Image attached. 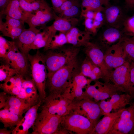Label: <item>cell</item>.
<instances>
[{
    "label": "cell",
    "instance_id": "6da1fadb",
    "mask_svg": "<svg viewBox=\"0 0 134 134\" xmlns=\"http://www.w3.org/2000/svg\"><path fill=\"white\" fill-rule=\"evenodd\" d=\"M77 66L76 58L47 77L45 88L48 92V96H64L72 82Z\"/></svg>",
    "mask_w": 134,
    "mask_h": 134
},
{
    "label": "cell",
    "instance_id": "7a4b0ae2",
    "mask_svg": "<svg viewBox=\"0 0 134 134\" xmlns=\"http://www.w3.org/2000/svg\"><path fill=\"white\" fill-rule=\"evenodd\" d=\"M28 57L31 65L32 78L42 102L47 96L45 86L48 73L44 55L38 50L33 55L29 54Z\"/></svg>",
    "mask_w": 134,
    "mask_h": 134
},
{
    "label": "cell",
    "instance_id": "3957f363",
    "mask_svg": "<svg viewBox=\"0 0 134 134\" xmlns=\"http://www.w3.org/2000/svg\"><path fill=\"white\" fill-rule=\"evenodd\" d=\"M51 51L44 55L47 71V77L76 59L79 49L73 46L62 49L57 52Z\"/></svg>",
    "mask_w": 134,
    "mask_h": 134
},
{
    "label": "cell",
    "instance_id": "277c9868",
    "mask_svg": "<svg viewBox=\"0 0 134 134\" xmlns=\"http://www.w3.org/2000/svg\"><path fill=\"white\" fill-rule=\"evenodd\" d=\"M61 126L68 133L93 134L94 126L85 116L72 111L61 117Z\"/></svg>",
    "mask_w": 134,
    "mask_h": 134
},
{
    "label": "cell",
    "instance_id": "5b68a950",
    "mask_svg": "<svg viewBox=\"0 0 134 134\" xmlns=\"http://www.w3.org/2000/svg\"><path fill=\"white\" fill-rule=\"evenodd\" d=\"M96 81L94 85L90 84L86 86L81 100L88 98L99 101L111 98L114 94L124 93L110 81L102 83L98 80Z\"/></svg>",
    "mask_w": 134,
    "mask_h": 134
},
{
    "label": "cell",
    "instance_id": "8992f818",
    "mask_svg": "<svg viewBox=\"0 0 134 134\" xmlns=\"http://www.w3.org/2000/svg\"><path fill=\"white\" fill-rule=\"evenodd\" d=\"M61 117L42 110L38 114L32 126V134H58L61 128Z\"/></svg>",
    "mask_w": 134,
    "mask_h": 134
},
{
    "label": "cell",
    "instance_id": "52a82bcc",
    "mask_svg": "<svg viewBox=\"0 0 134 134\" xmlns=\"http://www.w3.org/2000/svg\"><path fill=\"white\" fill-rule=\"evenodd\" d=\"M43 102L42 110L61 117L69 114L75 107L74 101L64 96L58 97L47 96Z\"/></svg>",
    "mask_w": 134,
    "mask_h": 134
},
{
    "label": "cell",
    "instance_id": "ba28073f",
    "mask_svg": "<svg viewBox=\"0 0 134 134\" xmlns=\"http://www.w3.org/2000/svg\"><path fill=\"white\" fill-rule=\"evenodd\" d=\"M123 108L108 134H134V100Z\"/></svg>",
    "mask_w": 134,
    "mask_h": 134
},
{
    "label": "cell",
    "instance_id": "9c48e42d",
    "mask_svg": "<svg viewBox=\"0 0 134 134\" xmlns=\"http://www.w3.org/2000/svg\"><path fill=\"white\" fill-rule=\"evenodd\" d=\"M74 101L75 108L73 111L86 117L94 127L104 114L100 106L99 101L88 98Z\"/></svg>",
    "mask_w": 134,
    "mask_h": 134
},
{
    "label": "cell",
    "instance_id": "30bf717a",
    "mask_svg": "<svg viewBox=\"0 0 134 134\" xmlns=\"http://www.w3.org/2000/svg\"><path fill=\"white\" fill-rule=\"evenodd\" d=\"M97 33L93 42L104 52L108 48L118 43L125 35L122 29L104 25Z\"/></svg>",
    "mask_w": 134,
    "mask_h": 134
},
{
    "label": "cell",
    "instance_id": "8fae6325",
    "mask_svg": "<svg viewBox=\"0 0 134 134\" xmlns=\"http://www.w3.org/2000/svg\"><path fill=\"white\" fill-rule=\"evenodd\" d=\"M7 64L17 70L19 73L24 76L29 72L28 57L22 53L12 41H10V48L5 59Z\"/></svg>",
    "mask_w": 134,
    "mask_h": 134
},
{
    "label": "cell",
    "instance_id": "7c38bea8",
    "mask_svg": "<svg viewBox=\"0 0 134 134\" xmlns=\"http://www.w3.org/2000/svg\"><path fill=\"white\" fill-rule=\"evenodd\" d=\"M130 70V63L127 61L110 72L109 80L124 93L131 95V87Z\"/></svg>",
    "mask_w": 134,
    "mask_h": 134
},
{
    "label": "cell",
    "instance_id": "4fadbf2b",
    "mask_svg": "<svg viewBox=\"0 0 134 134\" xmlns=\"http://www.w3.org/2000/svg\"><path fill=\"white\" fill-rule=\"evenodd\" d=\"M84 46L87 58L101 69L102 79L104 81H110L109 78L110 72L105 63L103 52L93 42H87Z\"/></svg>",
    "mask_w": 134,
    "mask_h": 134
},
{
    "label": "cell",
    "instance_id": "5bb4252c",
    "mask_svg": "<svg viewBox=\"0 0 134 134\" xmlns=\"http://www.w3.org/2000/svg\"><path fill=\"white\" fill-rule=\"evenodd\" d=\"M121 39L118 43L107 48L104 52L105 63L110 72L127 61L121 44Z\"/></svg>",
    "mask_w": 134,
    "mask_h": 134
},
{
    "label": "cell",
    "instance_id": "9a60e30c",
    "mask_svg": "<svg viewBox=\"0 0 134 134\" xmlns=\"http://www.w3.org/2000/svg\"><path fill=\"white\" fill-rule=\"evenodd\" d=\"M108 101L105 100L99 102L100 106L104 114L113 111H117L125 108L133 100L129 94L124 93L114 94Z\"/></svg>",
    "mask_w": 134,
    "mask_h": 134
},
{
    "label": "cell",
    "instance_id": "2e32d148",
    "mask_svg": "<svg viewBox=\"0 0 134 134\" xmlns=\"http://www.w3.org/2000/svg\"><path fill=\"white\" fill-rule=\"evenodd\" d=\"M102 12L104 17V25L122 29L127 17L120 7L109 5L105 7Z\"/></svg>",
    "mask_w": 134,
    "mask_h": 134
},
{
    "label": "cell",
    "instance_id": "e0dca14e",
    "mask_svg": "<svg viewBox=\"0 0 134 134\" xmlns=\"http://www.w3.org/2000/svg\"><path fill=\"white\" fill-rule=\"evenodd\" d=\"M17 96L24 100L31 106L41 101L37 89L33 80L32 78L27 76L24 77L21 91Z\"/></svg>",
    "mask_w": 134,
    "mask_h": 134
},
{
    "label": "cell",
    "instance_id": "ac0fdd59",
    "mask_svg": "<svg viewBox=\"0 0 134 134\" xmlns=\"http://www.w3.org/2000/svg\"><path fill=\"white\" fill-rule=\"evenodd\" d=\"M42 29L41 27L39 29L34 27L25 28L18 37L13 40L19 50L27 57L36 34Z\"/></svg>",
    "mask_w": 134,
    "mask_h": 134
},
{
    "label": "cell",
    "instance_id": "d6986e66",
    "mask_svg": "<svg viewBox=\"0 0 134 134\" xmlns=\"http://www.w3.org/2000/svg\"><path fill=\"white\" fill-rule=\"evenodd\" d=\"M92 81L87 79L81 72L75 73L65 96L74 101L81 100L83 93V89Z\"/></svg>",
    "mask_w": 134,
    "mask_h": 134
},
{
    "label": "cell",
    "instance_id": "ffe728a7",
    "mask_svg": "<svg viewBox=\"0 0 134 134\" xmlns=\"http://www.w3.org/2000/svg\"><path fill=\"white\" fill-rule=\"evenodd\" d=\"M42 103L40 101L31 106L25 113L24 116L12 131V134H27L29 129L34 125L38 115V110Z\"/></svg>",
    "mask_w": 134,
    "mask_h": 134
},
{
    "label": "cell",
    "instance_id": "44dd1931",
    "mask_svg": "<svg viewBox=\"0 0 134 134\" xmlns=\"http://www.w3.org/2000/svg\"><path fill=\"white\" fill-rule=\"evenodd\" d=\"M56 14L53 9L50 7L44 9L39 10L31 14L25 21L29 27H42L54 20Z\"/></svg>",
    "mask_w": 134,
    "mask_h": 134
},
{
    "label": "cell",
    "instance_id": "7402d4cb",
    "mask_svg": "<svg viewBox=\"0 0 134 134\" xmlns=\"http://www.w3.org/2000/svg\"><path fill=\"white\" fill-rule=\"evenodd\" d=\"M123 109L105 114L96 125L93 134H108Z\"/></svg>",
    "mask_w": 134,
    "mask_h": 134
},
{
    "label": "cell",
    "instance_id": "603a6c76",
    "mask_svg": "<svg viewBox=\"0 0 134 134\" xmlns=\"http://www.w3.org/2000/svg\"><path fill=\"white\" fill-rule=\"evenodd\" d=\"M66 34L67 43L76 47L84 46L90 41L92 36L88 32L85 31H81L75 27L71 28Z\"/></svg>",
    "mask_w": 134,
    "mask_h": 134
},
{
    "label": "cell",
    "instance_id": "cb8c5ba5",
    "mask_svg": "<svg viewBox=\"0 0 134 134\" xmlns=\"http://www.w3.org/2000/svg\"><path fill=\"white\" fill-rule=\"evenodd\" d=\"M31 107L30 105L17 96L10 95L8 96L4 108H7L22 119L23 117V114Z\"/></svg>",
    "mask_w": 134,
    "mask_h": 134
},
{
    "label": "cell",
    "instance_id": "d4e9b609",
    "mask_svg": "<svg viewBox=\"0 0 134 134\" xmlns=\"http://www.w3.org/2000/svg\"><path fill=\"white\" fill-rule=\"evenodd\" d=\"M24 77L20 74H17L0 84V88L7 94L17 96L21 91Z\"/></svg>",
    "mask_w": 134,
    "mask_h": 134
},
{
    "label": "cell",
    "instance_id": "484cf974",
    "mask_svg": "<svg viewBox=\"0 0 134 134\" xmlns=\"http://www.w3.org/2000/svg\"><path fill=\"white\" fill-rule=\"evenodd\" d=\"M42 27L43 30L36 34L31 45V50L38 49L44 47V50H45L54 35V33L48 26L46 25Z\"/></svg>",
    "mask_w": 134,
    "mask_h": 134
},
{
    "label": "cell",
    "instance_id": "4316f807",
    "mask_svg": "<svg viewBox=\"0 0 134 134\" xmlns=\"http://www.w3.org/2000/svg\"><path fill=\"white\" fill-rule=\"evenodd\" d=\"M3 15L25 23L29 16L22 8L18 0H10L2 15Z\"/></svg>",
    "mask_w": 134,
    "mask_h": 134
},
{
    "label": "cell",
    "instance_id": "83f0119b",
    "mask_svg": "<svg viewBox=\"0 0 134 134\" xmlns=\"http://www.w3.org/2000/svg\"><path fill=\"white\" fill-rule=\"evenodd\" d=\"M55 21L49 27L53 30L66 33L75 27L78 22L76 17L67 18L56 15Z\"/></svg>",
    "mask_w": 134,
    "mask_h": 134
},
{
    "label": "cell",
    "instance_id": "f1b7e54d",
    "mask_svg": "<svg viewBox=\"0 0 134 134\" xmlns=\"http://www.w3.org/2000/svg\"><path fill=\"white\" fill-rule=\"evenodd\" d=\"M81 72L85 77H89L93 81L103 78L101 70L87 58L83 62L81 66Z\"/></svg>",
    "mask_w": 134,
    "mask_h": 134
},
{
    "label": "cell",
    "instance_id": "f546056e",
    "mask_svg": "<svg viewBox=\"0 0 134 134\" xmlns=\"http://www.w3.org/2000/svg\"><path fill=\"white\" fill-rule=\"evenodd\" d=\"M18 0L22 8L29 16L39 10L50 7L45 0Z\"/></svg>",
    "mask_w": 134,
    "mask_h": 134
},
{
    "label": "cell",
    "instance_id": "4dcf8cb0",
    "mask_svg": "<svg viewBox=\"0 0 134 134\" xmlns=\"http://www.w3.org/2000/svg\"><path fill=\"white\" fill-rule=\"evenodd\" d=\"M0 30L4 36L9 37L13 29L16 28L24 27V22L6 16L5 21H2L0 19Z\"/></svg>",
    "mask_w": 134,
    "mask_h": 134
},
{
    "label": "cell",
    "instance_id": "1f68e13d",
    "mask_svg": "<svg viewBox=\"0 0 134 134\" xmlns=\"http://www.w3.org/2000/svg\"><path fill=\"white\" fill-rule=\"evenodd\" d=\"M21 119L18 115L4 108L0 111V120L5 128H11L16 127Z\"/></svg>",
    "mask_w": 134,
    "mask_h": 134
},
{
    "label": "cell",
    "instance_id": "d6a6232c",
    "mask_svg": "<svg viewBox=\"0 0 134 134\" xmlns=\"http://www.w3.org/2000/svg\"><path fill=\"white\" fill-rule=\"evenodd\" d=\"M121 43L127 61L130 63L134 61V37L124 35L121 39Z\"/></svg>",
    "mask_w": 134,
    "mask_h": 134
},
{
    "label": "cell",
    "instance_id": "836d02e7",
    "mask_svg": "<svg viewBox=\"0 0 134 134\" xmlns=\"http://www.w3.org/2000/svg\"><path fill=\"white\" fill-rule=\"evenodd\" d=\"M100 0H82L81 12L90 10L102 11L104 8Z\"/></svg>",
    "mask_w": 134,
    "mask_h": 134
},
{
    "label": "cell",
    "instance_id": "e575fe53",
    "mask_svg": "<svg viewBox=\"0 0 134 134\" xmlns=\"http://www.w3.org/2000/svg\"><path fill=\"white\" fill-rule=\"evenodd\" d=\"M67 43L66 33L60 32L54 36L46 51L55 50L59 48Z\"/></svg>",
    "mask_w": 134,
    "mask_h": 134
},
{
    "label": "cell",
    "instance_id": "d590c367",
    "mask_svg": "<svg viewBox=\"0 0 134 134\" xmlns=\"http://www.w3.org/2000/svg\"><path fill=\"white\" fill-rule=\"evenodd\" d=\"M19 73L18 70L6 64L0 67V81H5L15 75Z\"/></svg>",
    "mask_w": 134,
    "mask_h": 134
},
{
    "label": "cell",
    "instance_id": "8d00e7d4",
    "mask_svg": "<svg viewBox=\"0 0 134 134\" xmlns=\"http://www.w3.org/2000/svg\"><path fill=\"white\" fill-rule=\"evenodd\" d=\"M122 30L125 35L134 37V15L126 18Z\"/></svg>",
    "mask_w": 134,
    "mask_h": 134
},
{
    "label": "cell",
    "instance_id": "74e56055",
    "mask_svg": "<svg viewBox=\"0 0 134 134\" xmlns=\"http://www.w3.org/2000/svg\"><path fill=\"white\" fill-rule=\"evenodd\" d=\"M80 7L79 4L74 5L59 14V16L67 18L75 17L80 13Z\"/></svg>",
    "mask_w": 134,
    "mask_h": 134
},
{
    "label": "cell",
    "instance_id": "f35d334b",
    "mask_svg": "<svg viewBox=\"0 0 134 134\" xmlns=\"http://www.w3.org/2000/svg\"><path fill=\"white\" fill-rule=\"evenodd\" d=\"M10 41L6 39L1 35L0 36V57L4 60L9 51Z\"/></svg>",
    "mask_w": 134,
    "mask_h": 134
},
{
    "label": "cell",
    "instance_id": "ab89813d",
    "mask_svg": "<svg viewBox=\"0 0 134 134\" xmlns=\"http://www.w3.org/2000/svg\"><path fill=\"white\" fill-rule=\"evenodd\" d=\"M78 4H79V0H67L60 8L54 11L55 13L60 14L73 6Z\"/></svg>",
    "mask_w": 134,
    "mask_h": 134
},
{
    "label": "cell",
    "instance_id": "60d3db41",
    "mask_svg": "<svg viewBox=\"0 0 134 134\" xmlns=\"http://www.w3.org/2000/svg\"><path fill=\"white\" fill-rule=\"evenodd\" d=\"M92 19L84 18V25L85 27V31L91 34L92 35H95L97 33L98 31L95 28Z\"/></svg>",
    "mask_w": 134,
    "mask_h": 134
},
{
    "label": "cell",
    "instance_id": "b9f144b4",
    "mask_svg": "<svg viewBox=\"0 0 134 134\" xmlns=\"http://www.w3.org/2000/svg\"><path fill=\"white\" fill-rule=\"evenodd\" d=\"M130 77L131 84V96L133 100H134V61L130 63Z\"/></svg>",
    "mask_w": 134,
    "mask_h": 134
},
{
    "label": "cell",
    "instance_id": "7bdbcfd3",
    "mask_svg": "<svg viewBox=\"0 0 134 134\" xmlns=\"http://www.w3.org/2000/svg\"><path fill=\"white\" fill-rule=\"evenodd\" d=\"M7 93L4 92L0 93V109L5 107L8 96Z\"/></svg>",
    "mask_w": 134,
    "mask_h": 134
},
{
    "label": "cell",
    "instance_id": "ee69618b",
    "mask_svg": "<svg viewBox=\"0 0 134 134\" xmlns=\"http://www.w3.org/2000/svg\"><path fill=\"white\" fill-rule=\"evenodd\" d=\"M95 11L92 10H88L84 12H81L80 16L84 18H87L93 19Z\"/></svg>",
    "mask_w": 134,
    "mask_h": 134
},
{
    "label": "cell",
    "instance_id": "f6af8a7d",
    "mask_svg": "<svg viewBox=\"0 0 134 134\" xmlns=\"http://www.w3.org/2000/svg\"><path fill=\"white\" fill-rule=\"evenodd\" d=\"M54 11L60 8L67 0H51Z\"/></svg>",
    "mask_w": 134,
    "mask_h": 134
},
{
    "label": "cell",
    "instance_id": "bcb514c9",
    "mask_svg": "<svg viewBox=\"0 0 134 134\" xmlns=\"http://www.w3.org/2000/svg\"><path fill=\"white\" fill-rule=\"evenodd\" d=\"M93 20L103 23L104 25V17L102 11L95 12Z\"/></svg>",
    "mask_w": 134,
    "mask_h": 134
},
{
    "label": "cell",
    "instance_id": "7dc6e473",
    "mask_svg": "<svg viewBox=\"0 0 134 134\" xmlns=\"http://www.w3.org/2000/svg\"><path fill=\"white\" fill-rule=\"evenodd\" d=\"M10 0H0V16H2Z\"/></svg>",
    "mask_w": 134,
    "mask_h": 134
},
{
    "label": "cell",
    "instance_id": "c3c4849f",
    "mask_svg": "<svg viewBox=\"0 0 134 134\" xmlns=\"http://www.w3.org/2000/svg\"><path fill=\"white\" fill-rule=\"evenodd\" d=\"M127 5L130 8L134 7V0H125Z\"/></svg>",
    "mask_w": 134,
    "mask_h": 134
},
{
    "label": "cell",
    "instance_id": "681fc988",
    "mask_svg": "<svg viewBox=\"0 0 134 134\" xmlns=\"http://www.w3.org/2000/svg\"><path fill=\"white\" fill-rule=\"evenodd\" d=\"M12 131L8 130L6 128L0 129V134H12Z\"/></svg>",
    "mask_w": 134,
    "mask_h": 134
},
{
    "label": "cell",
    "instance_id": "f907efd6",
    "mask_svg": "<svg viewBox=\"0 0 134 134\" xmlns=\"http://www.w3.org/2000/svg\"><path fill=\"white\" fill-rule=\"evenodd\" d=\"M103 5L105 7L109 5L110 0H100Z\"/></svg>",
    "mask_w": 134,
    "mask_h": 134
}]
</instances>
